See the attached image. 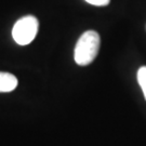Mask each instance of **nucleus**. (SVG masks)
<instances>
[{
  "instance_id": "obj_1",
  "label": "nucleus",
  "mask_w": 146,
  "mask_h": 146,
  "mask_svg": "<svg viewBox=\"0 0 146 146\" xmlns=\"http://www.w3.org/2000/svg\"><path fill=\"white\" fill-rule=\"evenodd\" d=\"M100 35L94 31H87L84 33L75 47L74 58L80 66H86L95 60L100 50Z\"/></svg>"
},
{
  "instance_id": "obj_3",
  "label": "nucleus",
  "mask_w": 146,
  "mask_h": 146,
  "mask_svg": "<svg viewBox=\"0 0 146 146\" xmlns=\"http://www.w3.org/2000/svg\"><path fill=\"white\" fill-rule=\"evenodd\" d=\"M17 84L19 81L14 75L0 72V93L12 92L14 89H16Z\"/></svg>"
},
{
  "instance_id": "obj_2",
  "label": "nucleus",
  "mask_w": 146,
  "mask_h": 146,
  "mask_svg": "<svg viewBox=\"0 0 146 146\" xmlns=\"http://www.w3.org/2000/svg\"><path fill=\"white\" fill-rule=\"evenodd\" d=\"M38 27L39 23L35 16H24L14 24L12 29V37L17 44L27 46L36 38Z\"/></svg>"
},
{
  "instance_id": "obj_4",
  "label": "nucleus",
  "mask_w": 146,
  "mask_h": 146,
  "mask_svg": "<svg viewBox=\"0 0 146 146\" xmlns=\"http://www.w3.org/2000/svg\"><path fill=\"white\" fill-rule=\"evenodd\" d=\"M137 81L141 87L144 98L146 100V66H142L139 70H137Z\"/></svg>"
},
{
  "instance_id": "obj_5",
  "label": "nucleus",
  "mask_w": 146,
  "mask_h": 146,
  "mask_svg": "<svg viewBox=\"0 0 146 146\" xmlns=\"http://www.w3.org/2000/svg\"><path fill=\"white\" fill-rule=\"evenodd\" d=\"M90 5H96V7H104L110 3V0H86Z\"/></svg>"
}]
</instances>
